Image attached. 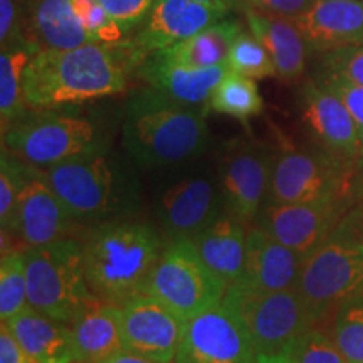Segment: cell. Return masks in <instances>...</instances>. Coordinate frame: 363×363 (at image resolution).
<instances>
[{
    "instance_id": "20",
    "label": "cell",
    "mask_w": 363,
    "mask_h": 363,
    "mask_svg": "<svg viewBox=\"0 0 363 363\" xmlns=\"http://www.w3.org/2000/svg\"><path fill=\"white\" fill-rule=\"evenodd\" d=\"M310 49L321 54L363 43V4L360 0H316L291 19Z\"/></svg>"
},
{
    "instance_id": "23",
    "label": "cell",
    "mask_w": 363,
    "mask_h": 363,
    "mask_svg": "<svg viewBox=\"0 0 363 363\" xmlns=\"http://www.w3.org/2000/svg\"><path fill=\"white\" fill-rule=\"evenodd\" d=\"M247 233L246 222L224 211L190 240L206 264L230 286L242 276Z\"/></svg>"
},
{
    "instance_id": "45",
    "label": "cell",
    "mask_w": 363,
    "mask_h": 363,
    "mask_svg": "<svg viewBox=\"0 0 363 363\" xmlns=\"http://www.w3.org/2000/svg\"><path fill=\"white\" fill-rule=\"evenodd\" d=\"M360 2H362V4H363V0H360Z\"/></svg>"
},
{
    "instance_id": "14",
    "label": "cell",
    "mask_w": 363,
    "mask_h": 363,
    "mask_svg": "<svg viewBox=\"0 0 363 363\" xmlns=\"http://www.w3.org/2000/svg\"><path fill=\"white\" fill-rule=\"evenodd\" d=\"M120 313L126 350L174 363L189 320L148 293L131 298L120 306Z\"/></svg>"
},
{
    "instance_id": "4",
    "label": "cell",
    "mask_w": 363,
    "mask_h": 363,
    "mask_svg": "<svg viewBox=\"0 0 363 363\" xmlns=\"http://www.w3.org/2000/svg\"><path fill=\"white\" fill-rule=\"evenodd\" d=\"M296 288L316 321L363 293V197L305 257Z\"/></svg>"
},
{
    "instance_id": "16",
    "label": "cell",
    "mask_w": 363,
    "mask_h": 363,
    "mask_svg": "<svg viewBox=\"0 0 363 363\" xmlns=\"http://www.w3.org/2000/svg\"><path fill=\"white\" fill-rule=\"evenodd\" d=\"M303 125L320 148L345 160H360L362 143L355 121L337 94L308 79L298 93Z\"/></svg>"
},
{
    "instance_id": "28",
    "label": "cell",
    "mask_w": 363,
    "mask_h": 363,
    "mask_svg": "<svg viewBox=\"0 0 363 363\" xmlns=\"http://www.w3.org/2000/svg\"><path fill=\"white\" fill-rule=\"evenodd\" d=\"M40 51L29 39L9 45L0 54V118L2 131L27 115L24 99V71L29 61Z\"/></svg>"
},
{
    "instance_id": "36",
    "label": "cell",
    "mask_w": 363,
    "mask_h": 363,
    "mask_svg": "<svg viewBox=\"0 0 363 363\" xmlns=\"http://www.w3.org/2000/svg\"><path fill=\"white\" fill-rule=\"evenodd\" d=\"M76 16L83 22L93 43L120 44L123 43L125 33L115 21L108 16L98 0H71Z\"/></svg>"
},
{
    "instance_id": "21",
    "label": "cell",
    "mask_w": 363,
    "mask_h": 363,
    "mask_svg": "<svg viewBox=\"0 0 363 363\" xmlns=\"http://www.w3.org/2000/svg\"><path fill=\"white\" fill-rule=\"evenodd\" d=\"M138 76L148 88L157 89L175 101L189 104V106H202L211 98L212 91L224 79L229 72V66L214 67H192L172 61L162 52L150 54L143 62L136 67Z\"/></svg>"
},
{
    "instance_id": "15",
    "label": "cell",
    "mask_w": 363,
    "mask_h": 363,
    "mask_svg": "<svg viewBox=\"0 0 363 363\" xmlns=\"http://www.w3.org/2000/svg\"><path fill=\"white\" fill-rule=\"evenodd\" d=\"M224 211L219 180L194 175L163 190L157 203V219L169 240L192 239Z\"/></svg>"
},
{
    "instance_id": "33",
    "label": "cell",
    "mask_w": 363,
    "mask_h": 363,
    "mask_svg": "<svg viewBox=\"0 0 363 363\" xmlns=\"http://www.w3.org/2000/svg\"><path fill=\"white\" fill-rule=\"evenodd\" d=\"M227 66L230 71L239 72V74L247 76L252 79H264V78H278V72L272 65L269 52L256 35L252 33L240 30L238 38L234 39L230 45L229 59Z\"/></svg>"
},
{
    "instance_id": "1",
    "label": "cell",
    "mask_w": 363,
    "mask_h": 363,
    "mask_svg": "<svg viewBox=\"0 0 363 363\" xmlns=\"http://www.w3.org/2000/svg\"><path fill=\"white\" fill-rule=\"evenodd\" d=\"M142 65L130 40L89 43L67 51L43 49L24 71V99L30 110L76 104L126 89V74Z\"/></svg>"
},
{
    "instance_id": "39",
    "label": "cell",
    "mask_w": 363,
    "mask_h": 363,
    "mask_svg": "<svg viewBox=\"0 0 363 363\" xmlns=\"http://www.w3.org/2000/svg\"><path fill=\"white\" fill-rule=\"evenodd\" d=\"M26 39L16 0H0V45L2 49Z\"/></svg>"
},
{
    "instance_id": "46",
    "label": "cell",
    "mask_w": 363,
    "mask_h": 363,
    "mask_svg": "<svg viewBox=\"0 0 363 363\" xmlns=\"http://www.w3.org/2000/svg\"><path fill=\"white\" fill-rule=\"evenodd\" d=\"M362 162H363V158H362Z\"/></svg>"
},
{
    "instance_id": "43",
    "label": "cell",
    "mask_w": 363,
    "mask_h": 363,
    "mask_svg": "<svg viewBox=\"0 0 363 363\" xmlns=\"http://www.w3.org/2000/svg\"><path fill=\"white\" fill-rule=\"evenodd\" d=\"M195 2L203 4V6H208V7L222 9V11L229 12L238 0H195Z\"/></svg>"
},
{
    "instance_id": "42",
    "label": "cell",
    "mask_w": 363,
    "mask_h": 363,
    "mask_svg": "<svg viewBox=\"0 0 363 363\" xmlns=\"http://www.w3.org/2000/svg\"><path fill=\"white\" fill-rule=\"evenodd\" d=\"M104 363H163V362H157L153 360V358L138 355V353H133L130 350H123Z\"/></svg>"
},
{
    "instance_id": "22",
    "label": "cell",
    "mask_w": 363,
    "mask_h": 363,
    "mask_svg": "<svg viewBox=\"0 0 363 363\" xmlns=\"http://www.w3.org/2000/svg\"><path fill=\"white\" fill-rule=\"evenodd\" d=\"M249 30L269 52L272 65L283 81H296L306 69L310 49L294 22L288 17L246 6L242 9Z\"/></svg>"
},
{
    "instance_id": "2",
    "label": "cell",
    "mask_w": 363,
    "mask_h": 363,
    "mask_svg": "<svg viewBox=\"0 0 363 363\" xmlns=\"http://www.w3.org/2000/svg\"><path fill=\"white\" fill-rule=\"evenodd\" d=\"M81 244L91 291L99 301L115 306L147 293L165 247L152 225L130 219L94 224Z\"/></svg>"
},
{
    "instance_id": "18",
    "label": "cell",
    "mask_w": 363,
    "mask_h": 363,
    "mask_svg": "<svg viewBox=\"0 0 363 363\" xmlns=\"http://www.w3.org/2000/svg\"><path fill=\"white\" fill-rule=\"evenodd\" d=\"M74 224L71 212L45 182L43 170L30 165L17 203L12 234L26 247H38L67 238Z\"/></svg>"
},
{
    "instance_id": "11",
    "label": "cell",
    "mask_w": 363,
    "mask_h": 363,
    "mask_svg": "<svg viewBox=\"0 0 363 363\" xmlns=\"http://www.w3.org/2000/svg\"><path fill=\"white\" fill-rule=\"evenodd\" d=\"M274 157L249 140L225 143L219 157V187L227 212L252 222L261 214L269 194Z\"/></svg>"
},
{
    "instance_id": "5",
    "label": "cell",
    "mask_w": 363,
    "mask_h": 363,
    "mask_svg": "<svg viewBox=\"0 0 363 363\" xmlns=\"http://www.w3.org/2000/svg\"><path fill=\"white\" fill-rule=\"evenodd\" d=\"M27 305L43 315L71 325L86 308L99 301L84 271L83 244L65 238L26 247Z\"/></svg>"
},
{
    "instance_id": "24",
    "label": "cell",
    "mask_w": 363,
    "mask_h": 363,
    "mask_svg": "<svg viewBox=\"0 0 363 363\" xmlns=\"http://www.w3.org/2000/svg\"><path fill=\"white\" fill-rule=\"evenodd\" d=\"M9 326L33 363H76L71 326L27 305L2 321Z\"/></svg>"
},
{
    "instance_id": "10",
    "label": "cell",
    "mask_w": 363,
    "mask_h": 363,
    "mask_svg": "<svg viewBox=\"0 0 363 363\" xmlns=\"http://www.w3.org/2000/svg\"><path fill=\"white\" fill-rule=\"evenodd\" d=\"M227 288L229 284L206 264L192 240L182 238L165 244L147 293L190 320L219 305Z\"/></svg>"
},
{
    "instance_id": "30",
    "label": "cell",
    "mask_w": 363,
    "mask_h": 363,
    "mask_svg": "<svg viewBox=\"0 0 363 363\" xmlns=\"http://www.w3.org/2000/svg\"><path fill=\"white\" fill-rule=\"evenodd\" d=\"M27 306L26 256L21 249L2 252L0 261V318L7 321Z\"/></svg>"
},
{
    "instance_id": "29",
    "label": "cell",
    "mask_w": 363,
    "mask_h": 363,
    "mask_svg": "<svg viewBox=\"0 0 363 363\" xmlns=\"http://www.w3.org/2000/svg\"><path fill=\"white\" fill-rule=\"evenodd\" d=\"M206 110L247 121L261 115L264 110V101H262L256 81L239 72L229 71L212 91Z\"/></svg>"
},
{
    "instance_id": "3",
    "label": "cell",
    "mask_w": 363,
    "mask_h": 363,
    "mask_svg": "<svg viewBox=\"0 0 363 363\" xmlns=\"http://www.w3.org/2000/svg\"><path fill=\"white\" fill-rule=\"evenodd\" d=\"M206 108L179 103L153 88L126 103L121 145L143 169H162L202 155L208 143Z\"/></svg>"
},
{
    "instance_id": "40",
    "label": "cell",
    "mask_w": 363,
    "mask_h": 363,
    "mask_svg": "<svg viewBox=\"0 0 363 363\" xmlns=\"http://www.w3.org/2000/svg\"><path fill=\"white\" fill-rule=\"evenodd\" d=\"M240 2L259 9V11L293 19V17L305 13L316 0H240Z\"/></svg>"
},
{
    "instance_id": "19",
    "label": "cell",
    "mask_w": 363,
    "mask_h": 363,
    "mask_svg": "<svg viewBox=\"0 0 363 363\" xmlns=\"http://www.w3.org/2000/svg\"><path fill=\"white\" fill-rule=\"evenodd\" d=\"M305 257L279 242L261 225L247 233L246 259L238 283L261 291H283L296 288Z\"/></svg>"
},
{
    "instance_id": "6",
    "label": "cell",
    "mask_w": 363,
    "mask_h": 363,
    "mask_svg": "<svg viewBox=\"0 0 363 363\" xmlns=\"http://www.w3.org/2000/svg\"><path fill=\"white\" fill-rule=\"evenodd\" d=\"M43 175L76 222L121 219L131 207L130 177L106 152L57 163Z\"/></svg>"
},
{
    "instance_id": "38",
    "label": "cell",
    "mask_w": 363,
    "mask_h": 363,
    "mask_svg": "<svg viewBox=\"0 0 363 363\" xmlns=\"http://www.w3.org/2000/svg\"><path fill=\"white\" fill-rule=\"evenodd\" d=\"M108 16L128 34L131 29L142 26L157 0H98Z\"/></svg>"
},
{
    "instance_id": "9",
    "label": "cell",
    "mask_w": 363,
    "mask_h": 363,
    "mask_svg": "<svg viewBox=\"0 0 363 363\" xmlns=\"http://www.w3.org/2000/svg\"><path fill=\"white\" fill-rule=\"evenodd\" d=\"M222 303L242 320L257 355H279L303 331L316 325L298 288L261 291L230 284Z\"/></svg>"
},
{
    "instance_id": "26",
    "label": "cell",
    "mask_w": 363,
    "mask_h": 363,
    "mask_svg": "<svg viewBox=\"0 0 363 363\" xmlns=\"http://www.w3.org/2000/svg\"><path fill=\"white\" fill-rule=\"evenodd\" d=\"M26 38L43 49L67 51L93 43L71 0H34Z\"/></svg>"
},
{
    "instance_id": "44",
    "label": "cell",
    "mask_w": 363,
    "mask_h": 363,
    "mask_svg": "<svg viewBox=\"0 0 363 363\" xmlns=\"http://www.w3.org/2000/svg\"><path fill=\"white\" fill-rule=\"evenodd\" d=\"M257 363H293V362L289 360L284 353H279V355H259Z\"/></svg>"
},
{
    "instance_id": "7",
    "label": "cell",
    "mask_w": 363,
    "mask_h": 363,
    "mask_svg": "<svg viewBox=\"0 0 363 363\" xmlns=\"http://www.w3.org/2000/svg\"><path fill=\"white\" fill-rule=\"evenodd\" d=\"M363 197L360 160H345L326 150L286 148L274 157L267 202L303 203L323 199Z\"/></svg>"
},
{
    "instance_id": "8",
    "label": "cell",
    "mask_w": 363,
    "mask_h": 363,
    "mask_svg": "<svg viewBox=\"0 0 363 363\" xmlns=\"http://www.w3.org/2000/svg\"><path fill=\"white\" fill-rule=\"evenodd\" d=\"M2 147L38 169L106 152L96 125L88 118L44 111L26 115L2 131Z\"/></svg>"
},
{
    "instance_id": "12",
    "label": "cell",
    "mask_w": 363,
    "mask_h": 363,
    "mask_svg": "<svg viewBox=\"0 0 363 363\" xmlns=\"http://www.w3.org/2000/svg\"><path fill=\"white\" fill-rule=\"evenodd\" d=\"M242 320L224 303L190 318L174 363H257Z\"/></svg>"
},
{
    "instance_id": "34",
    "label": "cell",
    "mask_w": 363,
    "mask_h": 363,
    "mask_svg": "<svg viewBox=\"0 0 363 363\" xmlns=\"http://www.w3.org/2000/svg\"><path fill=\"white\" fill-rule=\"evenodd\" d=\"M283 353L293 363H348L333 335L330 337L315 325L294 338Z\"/></svg>"
},
{
    "instance_id": "32",
    "label": "cell",
    "mask_w": 363,
    "mask_h": 363,
    "mask_svg": "<svg viewBox=\"0 0 363 363\" xmlns=\"http://www.w3.org/2000/svg\"><path fill=\"white\" fill-rule=\"evenodd\" d=\"M333 338L348 363H363V293L335 310Z\"/></svg>"
},
{
    "instance_id": "27",
    "label": "cell",
    "mask_w": 363,
    "mask_h": 363,
    "mask_svg": "<svg viewBox=\"0 0 363 363\" xmlns=\"http://www.w3.org/2000/svg\"><path fill=\"white\" fill-rule=\"evenodd\" d=\"M240 30L244 29L239 21L220 19L192 38L158 52L170 57L172 61L192 67L227 66L230 45Z\"/></svg>"
},
{
    "instance_id": "31",
    "label": "cell",
    "mask_w": 363,
    "mask_h": 363,
    "mask_svg": "<svg viewBox=\"0 0 363 363\" xmlns=\"http://www.w3.org/2000/svg\"><path fill=\"white\" fill-rule=\"evenodd\" d=\"M29 163L22 162L11 150L2 147L0 155V225L4 233L12 234L16 224L17 203L24 189Z\"/></svg>"
},
{
    "instance_id": "37",
    "label": "cell",
    "mask_w": 363,
    "mask_h": 363,
    "mask_svg": "<svg viewBox=\"0 0 363 363\" xmlns=\"http://www.w3.org/2000/svg\"><path fill=\"white\" fill-rule=\"evenodd\" d=\"M316 83L325 86L331 93H335L342 99V103L347 106L348 113H350L353 121H355L358 138L362 143V157L363 158V86L353 84L350 81H345L335 76H315L313 78Z\"/></svg>"
},
{
    "instance_id": "13",
    "label": "cell",
    "mask_w": 363,
    "mask_h": 363,
    "mask_svg": "<svg viewBox=\"0 0 363 363\" xmlns=\"http://www.w3.org/2000/svg\"><path fill=\"white\" fill-rule=\"evenodd\" d=\"M353 203L355 201L345 197L303 203L267 202L257 219L262 229L279 242L306 257L323 242Z\"/></svg>"
},
{
    "instance_id": "41",
    "label": "cell",
    "mask_w": 363,
    "mask_h": 363,
    "mask_svg": "<svg viewBox=\"0 0 363 363\" xmlns=\"http://www.w3.org/2000/svg\"><path fill=\"white\" fill-rule=\"evenodd\" d=\"M0 363H30V358L6 323L0 328Z\"/></svg>"
},
{
    "instance_id": "35",
    "label": "cell",
    "mask_w": 363,
    "mask_h": 363,
    "mask_svg": "<svg viewBox=\"0 0 363 363\" xmlns=\"http://www.w3.org/2000/svg\"><path fill=\"white\" fill-rule=\"evenodd\" d=\"M315 76H335L363 86V43L321 52Z\"/></svg>"
},
{
    "instance_id": "17",
    "label": "cell",
    "mask_w": 363,
    "mask_h": 363,
    "mask_svg": "<svg viewBox=\"0 0 363 363\" xmlns=\"http://www.w3.org/2000/svg\"><path fill=\"white\" fill-rule=\"evenodd\" d=\"M227 13L222 9L203 6L195 0H157L138 33L130 39V44L143 62L150 54L165 51L192 38L224 19Z\"/></svg>"
},
{
    "instance_id": "25",
    "label": "cell",
    "mask_w": 363,
    "mask_h": 363,
    "mask_svg": "<svg viewBox=\"0 0 363 363\" xmlns=\"http://www.w3.org/2000/svg\"><path fill=\"white\" fill-rule=\"evenodd\" d=\"M76 363H104L126 350L120 306L98 301L72 320Z\"/></svg>"
}]
</instances>
